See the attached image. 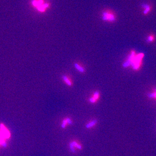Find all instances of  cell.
I'll return each mask as SVG.
<instances>
[{
  "instance_id": "5bb4252c",
  "label": "cell",
  "mask_w": 156,
  "mask_h": 156,
  "mask_svg": "<svg viewBox=\"0 0 156 156\" xmlns=\"http://www.w3.org/2000/svg\"><path fill=\"white\" fill-rule=\"evenodd\" d=\"M99 93L98 92H95V93L94 94L93 97L95 98V99L97 100L99 98Z\"/></svg>"
},
{
  "instance_id": "4fadbf2b",
  "label": "cell",
  "mask_w": 156,
  "mask_h": 156,
  "mask_svg": "<svg viewBox=\"0 0 156 156\" xmlns=\"http://www.w3.org/2000/svg\"><path fill=\"white\" fill-rule=\"evenodd\" d=\"M149 97L150 98H152L156 99V89H155L152 93L150 94Z\"/></svg>"
},
{
  "instance_id": "52a82bcc",
  "label": "cell",
  "mask_w": 156,
  "mask_h": 156,
  "mask_svg": "<svg viewBox=\"0 0 156 156\" xmlns=\"http://www.w3.org/2000/svg\"><path fill=\"white\" fill-rule=\"evenodd\" d=\"M68 124H70V125L72 124V122L71 120V119L70 118H65V119H64L63 120L62 124V127L64 128H65L66 127Z\"/></svg>"
},
{
  "instance_id": "277c9868",
  "label": "cell",
  "mask_w": 156,
  "mask_h": 156,
  "mask_svg": "<svg viewBox=\"0 0 156 156\" xmlns=\"http://www.w3.org/2000/svg\"><path fill=\"white\" fill-rule=\"evenodd\" d=\"M141 7L144 9L143 11V14L145 16L149 14L152 10V6L150 5L147 4H144L143 5H142Z\"/></svg>"
},
{
  "instance_id": "6da1fadb",
  "label": "cell",
  "mask_w": 156,
  "mask_h": 156,
  "mask_svg": "<svg viewBox=\"0 0 156 156\" xmlns=\"http://www.w3.org/2000/svg\"><path fill=\"white\" fill-rule=\"evenodd\" d=\"M144 56L143 53L136 54L135 51H131L127 61L124 63V67H127L131 65L134 70H139L142 65V60Z\"/></svg>"
},
{
  "instance_id": "3957f363",
  "label": "cell",
  "mask_w": 156,
  "mask_h": 156,
  "mask_svg": "<svg viewBox=\"0 0 156 156\" xmlns=\"http://www.w3.org/2000/svg\"><path fill=\"white\" fill-rule=\"evenodd\" d=\"M101 18L103 20L109 22H114L116 20V15L112 10H107L103 11L101 13Z\"/></svg>"
},
{
  "instance_id": "ba28073f",
  "label": "cell",
  "mask_w": 156,
  "mask_h": 156,
  "mask_svg": "<svg viewBox=\"0 0 156 156\" xmlns=\"http://www.w3.org/2000/svg\"><path fill=\"white\" fill-rule=\"evenodd\" d=\"M97 123V120H92L91 122H89L88 124L86 125V127L87 128H92V127H93Z\"/></svg>"
},
{
  "instance_id": "8fae6325",
  "label": "cell",
  "mask_w": 156,
  "mask_h": 156,
  "mask_svg": "<svg viewBox=\"0 0 156 156\" xmlns=\"http://www.w3.org/2000/svg\"><path fill=\"white\" fill-rule=\"evenodd\" d=\"M75 66L76 67V68H77L78 70H79V71L81 73H84L85 71L84 69L79 65H78L77 63H76L75 64Z\"/></svg>"
},
{
  "instance_id": "9a60e30c",
  "label": "cell",
  "mask_w": 156,
  "mask_h": 156,
  "mask_svg": "<svg viewBox=\"0 0 156 156\" xmlns=\"http://www.w3.org/2000/svg\"><path fill=\"white\" fill-rule=\"evenodd\" d=\"M90 101L92 103H95V101H96V100L95 99V98H94V97L91 98L90 99H89Z\"/></svg>"
},
{
  "instance_id": "8992f818",
  "label": "cell",
  "mask_w": 156,
  "mask_h": 156,
  "mask_svg": "<svg viewBox=\"0 0 156 156\" xmlns=\"http://www.w3.org/2000/svg\"><path fill=\"white\" fill-rule=\"evenodd\" d=\"M74 147H76L77 148L79 149H82V146L80 144H79V143H78L76 141H73L70 144V147L71 149V150L74 153Z\"/></svg>"
},
{
  "instance_id": "5b68a950",
  "label": "cell",
  "mask_w": 156,
  "mask_h": 156,
  "mask_svg": "<svg viewBox=\"0 0 156 156\" xmlns=\"http://www.w3.org/2000/svg\"><path fill=\"white\" fill-rule=\"evenodd\" d=\"M1 131L5 138H9L10 137V133L9 132V131L6 128V127L4 125L2 124L1 125Z\"/></svg>"
},
{
  "instance_id": "9c48e42d",
  "label": "cell",
  "mask_w": 156,
  "mask_h": 156,
  "mask_svg": "<svg viewBox=\"0 0 156 156\" xmlns=\"http://www.w3.org/2000/svg\"><path fill=\"white\" fill-rule=\"evenodd\" d=\"M148 41L150 42H153L155 40V36L153 34H150L147 37Z\"/></svg>"
},
{
  "instance_id": "7a4b0ae2",
  "label": "cell",
  "mask_w": 156,
  "mask_h": 156,
  "mask_svg": "<svg viewBox=\"0 0 156 156\" xmlns=\"http://www.w3.org/2000/svg\"><path fill=\"white\" fill-rule=\"evenodd\" d=\"M32 5L41 12H45L49 6V3L46 2L44 0H33Z\"/></svg>"
},
{
  "instance_id": "30bf717a",
  "label": "cell",
  "mask_w": 156,
  "mask_h": 156,
  "mask_svg": "<svg viewBox=\"0 0 156 156\" xmlns=\"http://www.w3.org/2000/svg\"><path fill=\"white\" fill-rule=\"evenodd\" d=\"M63 79L64 81L65 82V83L67 84V85H69V86H71V82L70 81V80L69 79H68V78L66 76H63Z\"/></svg>"
},
{
  "instance_id": "7c38bea8",
  "label": "cell",
  "mask_w": 156,
  "mask_h": 156,
  "mask_svg": "<svg viewBox=\"0 0 156 156\" xmlns=\"http://www.w3.org/2000/svg\"><path fill=\"white\" fill-rule=\"evenodd\" d=\"M5 138V137L3 135V134H2L1 131H0V144H2V143H4Z\"/></svg>"
}]
</instances>
